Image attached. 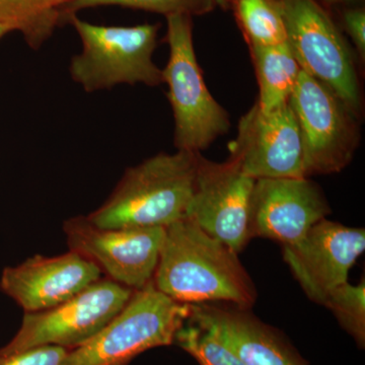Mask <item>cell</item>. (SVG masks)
<instances>
[{"label": "cell", "instance_id": "1", "mask_svg": "<svg viewBox=\"0 0 365 365\" xmlns=\"http://www.w3.org/2000/svg\"><path fill=\"white\" fill-rule=\"evenodd\" d=\"M153 282L181 304L227 302L249 309L257 299L237 254L186 217L165 227Z\"/></svg>", "mask_w": 365, "mask_h": 365}, {"label": "cell", "instance_id": "2", "mask_svg": "<svg viewBox=\"0 0 365 365\" xmlns=\"http://www.w3.org/2000/svg\"><path fill=\"white\" fill-rule=\"evenodd\" d=\"M200 153H158L125 170L88 220L101 227H167L186 217Z\"/></svg>", "mask_w": 365, "mask_h": 365}, {"label": "cell", "instance_id": "3", "mask_svg": "<svg viewBox=\"0 0 365 365\" xmlns=\"http://www.w3.org/2000/svg\"><path fill=\"white\" fill-rule=\"evenodd\" d=\"M66 21L76 29L81 42V51L71 58L69 73L86 93L111 90L119 85L163 83V69L153 60L158 25L98 26L76 14Z\"/></svg>", "mask_w": 365, "mask_h": 365}, {"label": "cell", "instance_id": "4", "mask_svg": "<svg viewBox=\"0 0 365 365\" xmlns=\"http://www.w3.org/2000/svg\"><path fill=\"white\" fill-rule=\"evenodd\" d=\"M190 304L163 294L153 281L134 290L121 312L86 343L69 350L62 365H129L141 353L174 344Z\"/></svg>", "mask_w": 365, "mask_h": 365}, {"label": "cell", "instance_id": "5", "mask_svg": "<svg viewBox=\"0 0 365 365\" xmlns=\"http://www.w3.org/2000/svg\"><path fill=\"white\" fill-rule=\"evenodd\" d=\"M167 18L170 58L163 69V83L174 115V144L177 150L200 153L230 129V117L216 102L204 81L197 61L191 16Z\"/></svg>", "mask_w": 365, "mask_h": 365}, {"label": "cell", "instance_id": "6", "mask_svg": "<svg viewBox=\"0 0 365 365\" xmlns=\"http://www.w3.org/2000/svg\"><path fill=\"white\" fill-rule=\"evenodd\" d=\"M287 44L309 76L331 88L357 117L362 97L352 53L318 0H278Z\"/></svg>", "mask_w": 365, "mask_h": 365}, {"label": "cell", "instance_id": "7", "mask_svg": "<svg viewBox=\"0 0 365 365\" xmlns=\"http://www.w3.org/2000/svg\"><path fill=\"white\" fill-rule=\"evenodd\" d=\"M289 106L299 124L304 176L345 169L359 148V117L331 88L304 71Z\"/></svg>", "mask_w": 365, "mask_h": 365}, {"label": "cell", "instance_id": "8", "mask_svg": "<svg viewBox=\"0 0 365 365\" xmlns=\"http://www.w3.org/2000/svg\"><path fill=\"white\" fill-rule=\"evenodd\" d=\"M133 292L109 278H101L58 306L25 313L21 328L1 349L11 352L43 345L78 347L111 322Z\"/></svg>", "mask_w": 365, "mask_h": 365}, {"label": "cell", "instance_id": "9", "mask_svg": "<svg viewBox=\"0 0 365 365\" xmlns=\"http://www.w3.org/2000/svg\"><path fill=\"white\" fill-rule=\"evenodd\" d=\"M67 246L97 266L109 279L138 290L155 276L165 228L101 227L88 216L63 223Z\"/></svg>", "mask_w": 365, "mask_h": 365}, {"label": "cell", "instance_id": "10", "mask_svg": "<svg viewBox=\"0 0 365 365\" xmlns=\"http://www.w3.org/2000/svg\"><path fill=\"white\" fill-rule=\"evenodd\" d=\"M255 181L230 158L215 163L199 155L186 218L239 254L252 239L250 218Z\"/></svg>", "mask_w": 365, "mask_h": 365}, {"label": "cell", "instance_id": "11", "mask_svg": "<svg viewBox=\"0 0 365 365\" xmlns=\"http://www.w3.org/2000/svg\"><path fill=\"white\" fill-rule=\"evenodd\" d=\"M228 148L230 160L254 180L307 178L299 124L289 103L269 112L255 103L240 120Z\"/></svg>", "mask_w": 365, "mask_h": 365}, {"label": "cell", "instance_id": "12", "mask_svg": "<svg viewBox=\"0 0 365 365\" xmlns=\"http://www.w3.org/2000/svg\"><path fill=\"white\" fill-rule=\"evenodd\" d=\"M365 250L364 228L322 220L294 245L283 246V258L309 299L323 304L348 282V274Z\"/></svg>", "mask_w": 365, "mask_h": 365}, {"label": "cell", "instance_id": "13", "mask_svg": "<svg viewBox=\"0 0 365 365\" xmlns=\"http://www.w3.org/2000/svg\"><path fill=\"white\" fill-rule=\"evenodd\" d=\"M330 213L321 188L307 178L255 181L250 218L252 237H265L283 246L294 245Z\"/></svg>", "mask_w": 365, "mask_h": 365}, {"label": "cell", "instance_id": "14", "mask_svg": "<svg viewBox=\"0 0 365 365\" xmlns=\"http://www.w3.org/2000/svg\"><path fill=\"white\" fill-rule=\"evenodd\" d=\"M102 275L95 264L69 250L54 257L36 255L6 267L0 277V289L25 313H36L71 299Z\"/></svg>", "mask_w": 365, "mask_h": 365}, {"label": "cell", "instance_id": "15", "mask_svg": "<svg viewBox=\"0 0 365 365\" xmlns=\"http://www.w3.org/2000/svg\"><path fill=\"white\" fill-rule=\"evenodd\" d=\"M189 319L217 336L245 365H309L279 331L247 309L190 304Z\"/></svg>", "mask_w": 365, "mask_h": 365}, {"label": "cell", "instance_id": "16", "mask_svg": "<svg viewBox=\"0 0 365 365\" xmlns=\"http://www.w3.org/2000/svg\"><path fill=\"white\" fill-rule=\"evenodd\" d=\"M259 85L256 104L264 112L289 103L302 69L287 43L250 47Z\"/></svg>", "mask_w": 365, "mask_h": 365}, {"label": "cell", "instance_id": "17", "mask_svg": "<svg viewBox=\"0 0 365 365\" xmlns=\"http://www.w3.org/2000/svg\"><path fill=\"white\" fill-rule=\"evenodd\" d=\"M71 0H0V25L20 31L32 49H39L62 21Z\"/></svg>", "mask_w": 365, "mask_h": 365}, {"label": "cell", "instance_id": "18", "mask_svg": "<svg viewBox=\"0 0 365 365\" xmlns=\"http://www.w3.org/2000/svg\"><path fill=\"white\" fill-rule=\"evenodd\" d=\"M232 4L249 47L287 43V26L278 0H232Z\"/></svg>", "mask_w": 365, "mask_h": 365}, {"label": "cell", "instance_id": "19", "mask_svg": "<svg viewBox=\"0 0 365 365\" xmlns=\"http://www.w3.org/2000/svg\"><path fill=\"white\" fill-rule=\"evenodd\" d=\"M174 344L188 352L200 365H245L222 340L189 317L178 331Z\"/></svg>", "mask_w": 365, "mask_h": 365}, {"label": "cell", "instance_id": "20", "mask_svg": "<svg viewBox=\"0 0 365 365\" xmlns=\"http://www.w3.org/2000/svg\"><path fill=\"white\" fill-rule=\"evenodd\" d=\"M339 322L341 327L354 339L359 348L365 345V284L346 282L334 289L323 302Z\"/></svg>", "mask_w": 365, "mask_h": 365}, {"label": "cell", "instance_id": "21", "mask_svg": "<svg viewBox=\"0 0 365 365\" xmlns=\"http://www.w3.org/2000/svg\"><path fill=\"white\" fill-rule=\"evenodd\" d=\"M104 6H119L165 14H203L216 6L215 0H71L62 11V21L81 9Z\"/></svg>", "mask_w": 365, "mask_h": 365}, {"label": "cell", "instance_id": "22", "mask_svg": "<svg viewBox=\"0 0 365 365\" xmlns=\"http://www.w3.org/2000/svg\"><path fill=\"white\" fill-rule=\"evenodd\" d=\"M69 350L54 345L37 346L11 352L0 348V365H62Z\"/></svg>", "mask_w": 365, "mask_h": 365}, {"label": "cell", "instance_id": "23", "mask_svg": "<svg viewBox=\"0 0 365 365\" xmlns=\"http://www.w3.org/2000/svg\"><path fill=\"white\" fill-rule=\"evenodd\" d=\"M343 24L350 36L357 52L362 59L365 57V11L364 9H350L343 13Z\"/></svg>", "mask_w": 365, "mask_h": 365}, {"label": "cell", "instance_id": "24", "mask_svg": "<svg viewBox=\"0 0 365 365\" xmlns=\"http://www.w3.org/2000/svg\"><path fill=\"white\" fill-rule=\"evenodd\" d=\"M232 0H215L216 6H220L222 9H227L232 4Z\"/></svg>", "mask_w": 365, "mask_h": 365}, {"label": "cell", "instance_id": "25", "mask_svg": "<svg viewBox=\"0 0 365 365\" xmlns=\"http://www.w3.org/2000/svg\"><path fill=\"white\" fill-rule=\"evenodd\" d=\"M322 1L325 2V4H340L354 1V0H322Z\"/></svg>", "mask_w": 365, "mask_h": 365}, {"label": "cell", "instance_id": "26", "mask_svg": "<svg viewBox=\"0 0 365 365\" xmlns=\"http://www.w3.org/2000/svg\"><path fill=\"white\" fill-rule=\"evenodd\" d=\"M9 32H11V30L9 28V26L0 25V39H1L4 35H6V34Z\"/></svg>", "mask_w": 365, "mask_h": 365}]
</instances>
